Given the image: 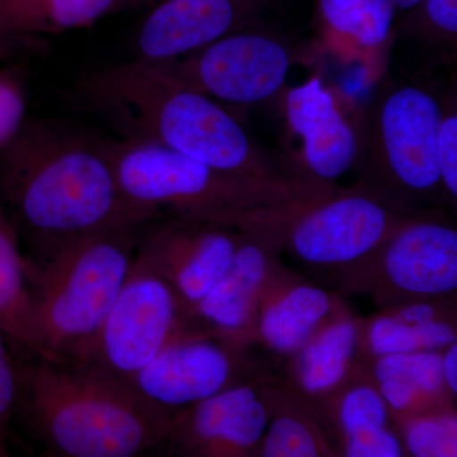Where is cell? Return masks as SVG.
<instances>
[{
    "mask_svg": "<svg viewBox=\"0 0 457 457\" xmlns=\"http://www.w3.org/2000/svg\"><path fill=\"white\" fill-rule=\"evenodd\" d=\"M84 104L113 125L122 139L167 147L219 170L281 179L220 102L132 60L84 77Z\"/></svg>",
    "mask_w": 457,
    "mask_h": 457,
    "instance_id": "3957f363",
    "label": "cell"
},
{
    "mask_svg": "<svg viewBox=\"0 0 457 457\" xmlns=\"http://www.w3.org/2000/svg\"><path fill=\"white\" fill-rule=\"evenodd\" d=\"M423 0H392L394 7L396 8V11H409V9L417 7L418 4H420Z\"/></svg>",
    "mask_w": 457,
    "mask_h": 457,
    "instance_id": "836d02e7",
    "label": "cell"
},
{
    "mask_svg": "<svg viewBox=\"0 0 457 457\" xmlns=\"http://www.w3.org/2000/svg\"><path fill=\"white\" fill-rule=\"evenodd\" d=\"M453 342H456L455 330L437 318L426 323H411L390 315L376 319L369 330L370 347L378 357L441 351Z\"/></svg>",
    "mask_w": 457,
    "mask_h": 457,
    "instance_id": "603a6c76",
    "label": "cell"
},
{
    "mask_svg": "<svg viewBox=\"0 0 457 457\" xmlns=\"http://www.w3.org/2000/svg\"><path fill=\"white\" fill-rule=\"evenodd\" d=\"M26 111L27 89L22 69H0V152L25 128Z\"/></svg>",
    "mask_w": 457,
    "mask_h": 457,
    "instance_id": "484cf974",
    "label": "cell"
},
{
    "mask_svg": "<svg viewBox=\"0 0 457 457\" xmlns=\"http://www.w3.org/2000/svg\"><path fill=\"white\" fill-rule=\"evenodd\" d=\"M147 224L90 234L44 263L29 261L32 356L78 360L86 353L130 275Z\"/></svg>",
    "mask_w": 457,
    "mask_h": 457,
    "instance_id": "5b68a950",
    "label": "cell"
},
{
    "mask_svg": "<svg viewBox=\"0 0 457 457\" xmlns=\"http://www.w3.org/2000/svg\"><path fill=\"white\" fill-rule=\"evenodd\" d=\"M18 411L49 456L137 457L161 449L171 416L87 361L20 363Z\"/></svg>",
    "mask_w": 457,
    "mask_h": 457,
    "instance_id": "7a4b0ae2",
    "label": "cell"
},
{
    "mask_svg": "<svg viewBox=\"0 0 457 457\" xmlns=\"http://www.w3.org/2000/svg\"><path fill=\"white\" fill-rule=\"evenodd\" d=\"M378 392L387 407L404 411L418 396L440 392L445 384L442 376V354L438 351H417L411 353L378 357L375 369Z\"/></svg>",
    "mask_w": 457,
    "mask_h": 457,
    "instance_id": "44dd1931",
    "label": "cell"
},
{
    "mask_svg": "<svg viewBox=\"0 0 457 457\" xmlns=\"http://www.w3.org/2000/svg\"><path fill=\"white\" fill-rule=\"evenodd\" d=\"M126 0H0V35L88 29Z\"/></svg>",
    "mask_w": 457,
    "mask_h": 457,
    "instance_id": "e0dca14e",
    "label": "cell"
},
{
    "mask_svg": "<svg viewBox=\"0 0 457 457\" xmlns=\"http://www.w3.org/2000/svg\"><path fill=\"white\" fill-rule=\"evenodd\" d=\"M387 404L375 387L362 385L350 390L339 407V422L345 438L387 428Z\"/></svg>",
    "mask_w": 457,
    "mask_h": 457,
    "instance_id": "d4e9b609",
    "label": "cell"
},
{
    "mask_svg": "<svg viewBox=\"0 0 457 457\" xmlns=\"http://www.w3.org/2000/svg\"><path fill=\"white\" fill-rule=\"evenodd\" d=\"M126 2L131 3V4L137 5V4H144V3L153 2V0H126Z\"/></svg>",
    "mask_w": 457,
    "mask_h": 457,
    "instance_id": "d590c367",
    "label": "cell"
},
{
    "mask_svg": "<svg viewBox=\"0 0 457 457\" xmlns=\"http://www.w3.org/2000/svg\"><path fill=\"white\" fill-rule=\"evenodd\" d=\"M7 53V44H5V38L0 35V57H4Z\"/></svg>",
    "mask_w": 457,
    "mask_h": 457,
    "instance_id": "e575fe53",
    "label": "cell"
},
{
    "mask_svg": "<svg viewBox=\"0 0 457 457\" xmlns=\"http://www.w3.org/2000/svg\"><path fill=\"white\" fill-rule=\"evenodd\" d=\"M332 309V297L314 286L291 288L267 306L261 335L272 350L294 353L317 333Z\"/></svg>",
    "mask_w": 457,
    "mask_h": 457,
    "instance_id": "ac0fdd59",
    "label": "cell"
},
{
    "mask_svg": "<svg viewBox=\"0 0 457 457\" xmlns=\"http://www.w3.org/2000/svg\"><path fill=\"white\" fill-rule=\"evenodd\" d=\"M345 455L350 457H399L403 455L400 440L389 428L356 437L345 438Z\"/></svg>",
    "mask_w": 457,
    "mask_h": 457,
    "instance_id": "4dcf8cb0",
    "label": "cell"
},
{
    "mask_svg": "<svg viewBox=\"0 0 457 457\" xmlns=\"http://www.w3.org/2000/svg\"><path fill=\"white\" fill-rule=\"evenodd\" d=\"M407 12L403 20L405 32L431 45L455 49L457 0H423Z\"/></svg>",
    "mask_w": 457,
    "mask_h": 457,
    "instance_id": "cb8c5ba5",
    "label": "cell"
},
{
    "mask_svg": "<svg viewBox=\"0 0 457 457\" xmlns=\"http://www.w3.org/2000/svg\"><path fill=\"white\" fill-rule=\"evenodd\" d=\"M317 13L328 32L374 49L392 35L396 8L392 0H317Z\"/></svg>",
    "mask_w": 457,
    "mask_h": 457,
    "instance_id": "7402d4cb",
    "label": "cell"
},
{
    "mask_svg": "<svg viewBox=\"0 0 457 457\" xmlns=\"http://www.w3.org/2000/svg\"><path fill=\"white\" fill-rule=\"evenodd\" d=\"M29 266L16 225L0 198V328L9 341L27 351L31 319Z\"/></svg>",
    "mask_w": 457,
    "mask_h": 457,
    "instance_id": "d6986e66",
    "label": "cell"
},
{
    "mask_svg": "<svg viewBox=\"0 0 457 457\" xmlns=\"http://www.w3.org/2000/svg\"><path fill=\"white\" fill-rule=\"evenodd\" d=\"M455 417L423 418L409 426L407 449L417 457L456 456Z\"/></svg>",
    "mask_w": 457,
    "mask_h": 457,
    "instance_id": "83f0119b",
    "label": "cell"
},
{
    "mask_svg": "<svg viewBox=\"0 0 457 457\" xmlns=\"http://www.w3.org/2000/svg\"><path fill=\"white\" fill-rule=\"evenodd\" d=\"M107 145L123 196L149 221L168 213L242 228L315 201L305 179L222 170L140 141H107Z\"/></svg>",
    "mask_w": 457,
    "mask_h": 457,
    "instance_id": "277c9868",
    "label": "cell"
},
{
    "mask_svg": "<svg viewBox=\"0 0 457 457\" xmlns=\"http://www.w3.org/2000/svg\"><path fill=\"white\" fill-rule=\"evenodd\" d=\"M385 273L399 290L423 296L457 287V233L432 220L405 221L385 252Z\"/></svg>",
    "mask_w": 457,
    "mask_h": 457,
    "instance_id": "9a60e30c",
    "label": "cell"
},
{
    "mask_svg": "<svg viewBox=\"0 0 457 457\" xmlns=\"http://www.w3.org/2000/svg\"><path fill=\"white\" fill-rule=\"evenodd\" d=\"M269 425L257 393L236 385L174 413L165 445L192 455H231L255 446Z\"/></svg>",
    "mask_w": 457,
    "mask_h": 457,
    "instance_id": "4fadbf2b",
    "label": "cell"
},
{
    "mask_svg": "<svg viewBox=\"0 0 457 457\" xmlns=\"http://www.w3.org/2000/svg\"><path fill=\"white\" fill-rule=\"evenodd\" d=\"M187 330L128 381L144 399L170 414L227 389L234 372L233 356L220 333Z\"/></svg>",
    "mask_w": 457,
    "mask_h": 457,
    "instance_id": "7c38bea8",
    "label": "cell"
},
{
    "mask_svg": "<svg viewBox=\"0 0 457 457\" xmlns=\"http://www.w3.org/2000/svg\"><path fill=\"white\" fill-rule=\"evenodd\" d=\"M442 376L445 384L453 394L457 393V345L453 342L442 356Z\"/></svg>",
    "mask_w": 457,
    "mask_h": 457,
    "instance_id": "d6a6232c",
    "label": "cell"
},
{
    "mask_svg": "<svg viewBox=\"0 0 457 457\" xmlns=\"http://www.w3.org/2000/svg\"><path fill=\"white\" fill-rule=\"evenodd\" d=\"M444 104L432 89L387 84L370 101L357 132L356 163L369 179L408 197L441 186L437 135Z\"/></svg>",
    "mask_w": 457,
    "mask_h": 457,
    "instance_id": "8992f818",
    "label": "cell"
},
{
    "mask_svg": "<svg viewBox=\"0 0 457 457\" xmlns=\"http://www.w3.org/2000/svg\"><path fill=\"white\" fill-rule=\"evenodd\" d=\"M0 198L32 264L79 237L150 222L123 196L107 141L56 123L25 125L2 150Z\"/></svg>",
    "mask_w": 457,
    "mask_h": 457,
    "instance_id": "6da1fadb",
    "label": "cell"
},
{
    "mask_svg": "<svg viewBox=\"0 0 457 457\" xmlns=\"http://www.w3.org/2000/svg\"><path fill=\"white\" fill-rule=\"evenodd\" d=\"M356 343L357 327L351 319H341L315 333L297 351L296 374L303 389L320 394L341 383Z\"/></svg>",
    "mask_w": 457,
    "mask_h": 457,
    "instance_id": "ffe728a7",
    "label": "cell"
},
{
    "mask_svg": "<svg viewBox=\"0 0 457 457\" xmlns=\"http://www.w3.org/2000/svg\"><path fill=\"white\" fill-rule=\"evenodd\" d=\"M285 116L302 140V161L309 176L327 185L345 176L356 163L357 132L339 111L319 75L284 89Z\"/></svg>",
    "mask_w": 457,
    "mask_h": 457,
    "instance_id": "5bb4252c",
    "label": "cell"
},
{
    "mask_svg": "<svg viewBox=\"0 0 457 457\" xmlns=\"http://www.w3.org/2000/svg\"><path fill=\"white\" fill-rule=\"evenodd\" d=\"M437 162L441 185L451 197L457 196V113L455 104H444L437 135Z\"/></svg>",
    "mask_w": 457,
    "mask_h": 457,
    "instance_id": "f546056e",
    "label": "cell"
},
{
    "mask_svg": "<svg viewBox=\"0 0 457 457\" xmlns=\"http://www.w3.org/2000/svg\"><path fill=\"white\" fill-rule=\"evenodd\" d=\"M293 215L290 242L295 253L319 266L363 257L405 222L389 204L369 191L299 204Z\"/></svg>",
    "mask_w": 457,
    "mask_h": 457,
    "instance_id": "9c48e42d",
    "label": "cell"
},
{
    "mask_svg": "<svg viewBox=\"0 0 457 457\" xmlns=\"http://www.w3.org/2000/svg\"><path fill=\"white\" fill-rule=\"evenodd\" d=\"M269 270L263 246L240 239L227 275L195 306L191 315L204 319L216 333L236 335L251 320Z\"/></svg>",
    "mask_w": 457,
    "mask_h": 457,
    "instance_id": "2e32d148",
    "label": "cell"
},
{
    "mask_svg": "<svg viewBox=\"0 0 457 457\" xmlns=\"http://www.w3.org/2000/svg\"><path fill=\"white\" fill-rule=\"evenodd\" d=\"M394 315L402 320L411 321V323H426V321L436 319V309L427 303H416L404 306Z\"/></svg>",
    "mask_w": 457,
    "mask_h": 457,
    "instance_id": "1f68e13d",
    "label": "cell"
},
{
    "mask_svg": "<svg viewBox=\"0 0 457 457\" xmlns=\"http://www.w3.org/2000/svg\"><path fill=\"white\" fill-rule=\"evenodd\" d=\"M150 65L220 104L249 106L284 92L293 53L278 36L251 27L187 56Z\"/></svg>",
    "mask_w": 457,
    "mask_h": 457,
    "instance_id": "ba28073f",
    "label": "cell"
},
{
    "mask_svg": "<svg viewBox=\"0 0 457 457\" xmlns=\"http://www.w3.org/2000/svg\"><path fill=\"white\" fill-rule=\"evenodd\" d=\"M234 228L174 216L162 224L150 221L141 234L137 255L170 285L191 314L233 263L240 242Z\"/></svg>",
    "mask_w": 457,
    "mask_h": 457,
    "instance_id": "30bf717a",
    "label": "cell"
},
{
    "mask_svg": "<svg viewBox=\"0 0 457 457\" xmlns=\"http://www.w3.org/2000/svg\"><path fill=\"white\" fill-rule=\"evenodd\" d=\"M8 341L0 328V457L9 455L11 423L18 413L21 398L20 362L12 356Z\"/></svg>",
    "mask_w": 457,
    "mask_h": 457,
    "instance_id": "f1b7e54d",
    "label": "cell"
},
{
    "mask_svg": "<svg viewBox=\"0 0 457 457\" xmlns=\"http://www.w3.org/2000/svg\"><path fill=\"white\" fill-rule=\"evenodd\" d=\"M278 0H164L137 29L135 59L146 64L187 56L254 27Z\"/></svg>",
    "mask_w": 457,
    "mask_h": 457,
    "instance_id": "8fae6325",
    "label": "cell"
},
{
    "mask_svg": "<svg viewBox=\"0 0 457 457\" xmlns=\"http://www.w3.org/2000/svg\"><path fill=\"white\" fill-rule=\"evenodd\" d=\"M186 315L179 295L137 253L97 336L78 360L129 381L186 329Z\"/></svg>",
    "mask_w": 457,
    "mask_h": 457,
    "instance_id": "52a82bcc",
    "label": "cell"
},
{
    "mask_svg": "<svg viewBox=\"0 0 457 457\" xmlns=\"http://www.w3.org/2000/svg\"><path fill=\"white\" fill-rule=\"evenodd\" d=\"M262 455L266 457H314L320 455L318 442L308 426L294 417H279L264 433Z\"/></svg>",
    "mask_w": 457,
    "mask_h": 457,
    "instance_id": "4316f807",
    "label": "cell"
}]
</instances>
